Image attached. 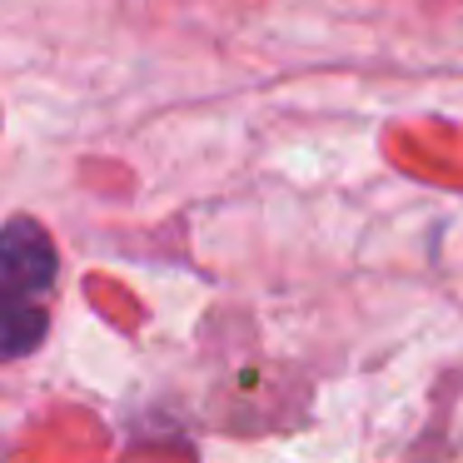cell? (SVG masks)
Returning <instances> with one entry per match:
<instances>
[{"instance_id":"6da1fadb","label":"cell","mask_w":463,"mask_h":463,"mask_svg":"<svg viewBox=\"0 0 463 463\" xmlns=\"http://www.w3.org/2000/svg\"><path fill=\"white\" fill-rule=\"evenodd\" d=\"M55 279H61V260L45 230L25 214L11 220L0 230V364L41 349L51 329L45 294L55 289Z\"/></svg>"}]
</instances>
